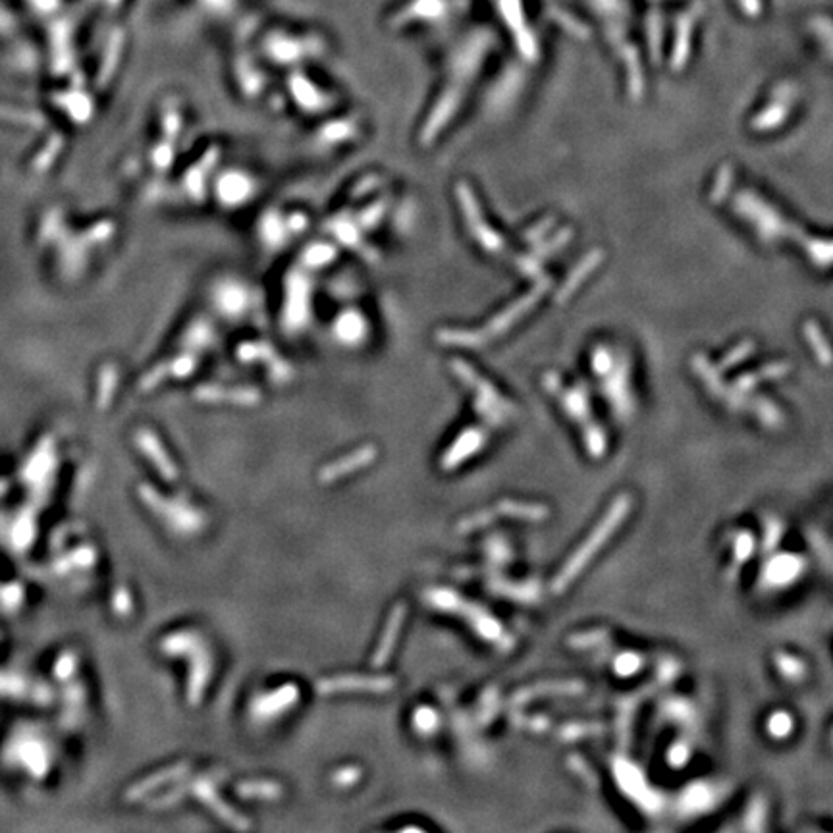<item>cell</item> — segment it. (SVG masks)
<instances>
[{"label": "cell", "mask_w": 833, "mask_h": 833, "mask_svg": "<svg viewBox=\"0 0 833 833\" xmlns=\"http://www.w3.org/2000/svg\"><path fill=\"white\" fill-rule=\"evenodd\" d=\"M369 458H373V451L365 449V451H361V453H357V455L347 458L346 461H344V465H332V467H328L326 471H322V477H328L326 480H332V478L337 477V475L351 473L353 469H357L359 465H363V463H357V461H369Z\"/></svg>", "instance_id": "obj_1"}, {"label": "cell", "mask_w": 833, "mask_h": 833, "mask_svg": "<svg viewBox=\"0 0 833 833\" xmlns=\"http://www.w3.org/2000/svg\"><path fill=\"white\" fill-rule=\"evenodd\" d=\"M400 621H403V616H402V619H400V609H398V611L393 614L392 631H388L390 635H388V637H384V640H382V645H380V652L376 654V662L384 660V656H388V652H390V646H392L393 638H395V635H393V631L398 629V625H400Z\"/></svg>", "instance_id": "obj_2"}]
</instances>
